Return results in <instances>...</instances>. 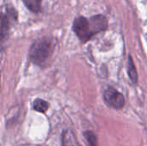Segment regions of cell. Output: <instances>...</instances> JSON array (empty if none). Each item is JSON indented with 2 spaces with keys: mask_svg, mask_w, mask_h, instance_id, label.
Wrapping results in <instances>:
<instances>
[{
  "mask_svg": "<svg viewBox=\"0 0 147 146\" xmlns=\"http://www.w3.org/2000/svg\"><path fill=\"white\" fill-rule=\"evenodd\" d=\"M33 108L35 111L40 112V113H45L47 108H48V103L41 99H36L34 102Z\"/></svg>",
  "mask_w": 147,
  "mask_h": 146,
  "instance_id": "5b68a950",
  "label": "cell"
},
{
  "mask_svg": "<svg viewBox=\"0 0 147 146\" xmlns=\"http://www.w3.org/2000/svg\"><path fill=\"white\" fill-rule=\"evenodd\" d=\"M105 102L111 108L115 109L121 108L125 104V100L123 96L113 88H108L104 92Z\"/></svg>",
  "mask_w": 147,
  "mask_h": 146,
  "instance_id": "3957f363",
  "label": "cell"
},
{
  "mask_svg": "<svg viewBox=\"0 0 147 146\" xmlns=\"http://www.w3.org/2000/svg\"><path fill=\"white\" fill-rule=\"evenodd\" d=\"M84 137L89 144V146H97V139L93 132H90V131L85 132Z\"/></svg>",
  "mask_w": 147,
  "mask_h": 146,
  "instance_id": "ba28073f",
  "label": "cell"
},
{
  "mask_svg": "<svg viewBox=\"0 0 147 146\" xmlns=\"http://www.w3.org/2000/svg\"><path fill=\"white\" fill-rule=\"evenodd\" d=\"M25 5L32 11L38 12L40 9L41 0H23Z\"/></svg>",
  "mask_w": 147,
  "mask_h": 146,
  "instance_id": "8992f818",
  "label": "cell"
},
{
  "mask_svg": "<svg viewBox=\"0 0 147 146\" xmlns=\"http://www.w3.org/2000/svg\"><path fill=\"white\" fill-rule=\"evenodd\" d=\"M90 25L94 34L99 33L104 30L107 28V20L102 15H96L93 16L90 20Z\"/></svg>",
  "mask_w": 147,
  "mask_h": 146,
  "instance_id": "277c9868",
  "label": "cell"
},
{
  "mask_svg": "<svg viewBox=\"0 0 147 146\" xmlns=\"http://www.w3.org/2000/svg\"><path fill=\"white\" fill-rule=\"evenodd\" d=\"M71 142V137L69 136V133L67 131H65L63 133V136H62V145L72 146Z\"/></svg>",
  "mask_w": 147,
  "mask_h": 146,
  "instance_id": "9c48e42d",
  "label": "cell"
},
{
  "mask_svg": "<svg viewBox=\"0 0 147 146\" xmlns=\"http://www.w3.org/2000/svg\"><path fill=\"white\" fill-rule=\"evenodd\" d=\"M128 74H129V77L131 78V80L135 83L137 82V71L135 70V67H134V62H133V59L131 57H129V59H128Z\"/></svg>",
  "mask_w": 147,
  "mask_h": 146,
  "instance_id": "52a82bcc",
  "label": "cell"
},
{
  "mask_svg": "<svg viewBox=\"0 0 147 146\" xmlns=\"http://www.w3.org/2000/svg\"><path fill=\"white\" fill-rule=\"evenodd\" d=\"M51 52V42L47 40H41L33 45L30 50V59L35 64H41L49 57Z\"/></svg>",
  "mask_w": 147,
  "mask_h": 146,
  "instance_id": "6da1fadb",
  "label": "cell"
},
{
  "mask_svg": "<svg viewBox=\"0 0 147 146\" xmlns=\"http://www.w3.org/2000/svg\"><path fill=\"white\" fill-rule=\"evenodd\" d=\"M73 28L78 38L83 41L86 42L89 40L94 34L90 22L84 17H78L75 20L73 24Z\"/></svg>",
  "mask_w": 147,
  "mask_h": 146,
  "instance_id": "7a4b0ae2",
  "label": "cell"
}]
</instances>
